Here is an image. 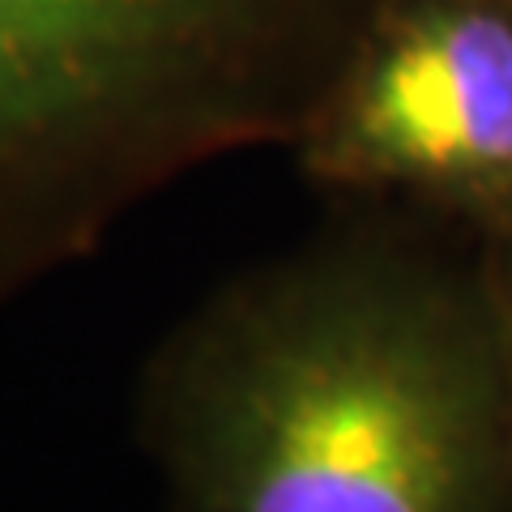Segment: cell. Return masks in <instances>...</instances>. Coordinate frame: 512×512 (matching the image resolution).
Masks as SVG:
<instances>
[{"instance_id": "cell-1", "label": "cell", "mask_w": 512, "mask_h": 512, "mask_svg": "<svg viewBox=\"0 0 512 512\" xmlns=\"http://www.w3.org/2000/svg\"><path fill=\"white\" fill-rule=\"evenodd\" d=\"M167 512H512L487 269L329 239L214 295L137 397Z\"/></svg>"}, {"instance_id": "cell-2", "label": "cell", "mask_w": 512, "mask_h": 512, "mask_svg": "<svg viewBox=\"0 0 512 512\" xmlns=\"http://www.w3.org/2000/svg\"><path fill=\"white\" fill-rule=\"evenodd\" d=\"M397 0H0V295L218 154L303 141Z\"/></svg>"}, {"instance_id": "cell-4", "label": "cell", "mask_w": 512, "mask_h": 512, "mask_svg": "<svg viewBox=\"0 0 512 512\" xmlns=\"http://www.w3.org/2000/svg\"><path fill=\"white\" fill-rule=\"evenodd\" d=\"M500 235L487 252V286H491V299H495V316H500V333H504V355H508V376H512V218L495 222Z\"/></svg>"}, {"instance_id": "cell-3", "label": "cell", "mask_w": 512, "mask_h": 512, "mask_svg": "<svg viewBox=\"0 0 512 512\" xmlns=\"http://www.w3.org/2000/svg\"><path fill=\"white\" fill-rule=\"evenodd\" d=\"M299 150L333 188L512 218V13L478 0L389 13Z\"/></svg>"}]
</instances>
